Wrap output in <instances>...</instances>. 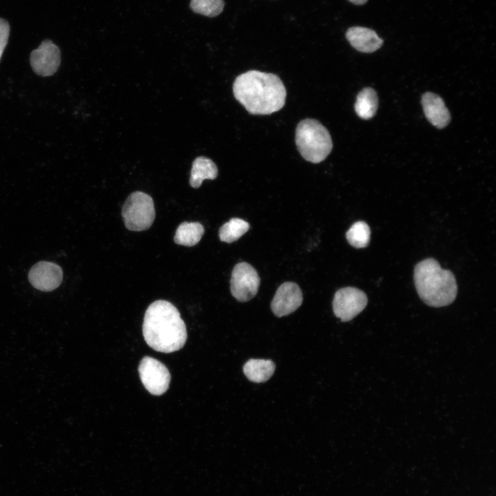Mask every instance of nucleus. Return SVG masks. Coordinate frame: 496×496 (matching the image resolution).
Listing matches in <instances>:
<instances>
[{"label":"nucleus","instance_id":"f257e3e1","mask_svg":"<svg viewBox=\"0 0 496 496\" xmlns=\"http://www.w3.org/2000/svg\"><path fill=\"white\" fill-rule=\"evenodd\" d=\"M236 99L251 114H270L285 103L287 92L281 79L272 73L249 70L238 76L233 84Z\"/></svg>","mask_w":496,"mask_h":496},{"label":"nucleus","instance_id":"f03ea898","mask_svg":"<svg viewBox=\"0 0 496 496\" xmlns=\"http://www.w3.org/2000/svg\"><path fill=\"white\" fill-rule=\"evenodd\" d=\"M143 334L152 349L166 353L183 348L187 338L186 326L178 310L164 300H156L147 307Z\"/></svg>","mask_w":496,"mask_h":496},{"label":"nucleus","instance_id":"7ed1b4c3","mask_svg":"<svg viewBox=\"0 0 496 496\" xmlns=\"http://www.w3.org/2000/svg\"><path fill=\"white\" fill-rule=\"evenodd\" d=\"M414 281L419 296L430 307L447 306L456 298L457 285L453 273L442 269L433 258L425 259L416 265Z\"/></svg>","mask_w":496,"mask_h":496},{"label":"nucleus","instance_id":"20e7f679","mask_svg":"<svg viewBox=\"0 0 496 496\" xmlns=\"http://www.w3.org/2000/svg\"><path fill=\"white\" fill-rule=\"evenodd\" d=\"M296 143L301 156L313 163L324 161L333 148L328 130L313 118L304 119L298 124Z\"/></svg>","mask_w":496,"mask_h":496},{"label":"nucleus","instance_id":"39448f33","mask_svg":"<svg viewBox=\"0 0 496 496\" xmlns=\"http://www.w3.org/2000/svg\"><path fill=\"white\" fill-rule=\"evenodd\" d=\"M121 213L127 229L134 231L147 230L155 218L153 199L144 192H134L125 201Z\"/></svg>","mask_w":496,"mask_h":496},{"label":"nucleus","instance_id":"423d86ee","mask_svg":"<svg viewBox=\"0 0 496 496\" xmlns=\"http://www.w3.org/2000/svg\"><path fill=\"white\" fill-rule=\"evenodd\" d=\"M260 278L256 270L247 262H240L233 269L230 281L231 295L239 302H247L257 293Z\"/></svg>","mask_w":496,"mask_h":496},{"label":"nucleus","instance_id":"0eeeda50","mask_svg":"<svg viewBox=\"0 0 496 496\" xmlns=\"http://www.w3.org/2000/svg\"><path fill=\"white\" fill-rule=\"evenodd\" d=\"M138 373L145 388L154 395H161L169 388L171 376L167 367L158 360L145 356L140 362Z\"/></svg>","mask_w":496,"mask_h":496},{"label":"nucleus","instance_id":"6e6552de","mask_svg":"<svg viewBox=\"0 0 496 496\" xmlns=\"http://www.w3.org/2000/svg\"><path fill=\"white\" fill-rule=\"evenodd\" d=\"M368 299L365 293L355 287L338 290L333 300V311L342 322L350 321L364 310Z\"/></svg>","mask_w":496,"mask_h":496},{"label":"nucleus","instance_id":"1a4fd4ad","mask_svg":"<svg viewBox=\"0 0 496 496\" xmlns=\"http://www.w3.org/2000/svg\"><path fill=\"white\" fill-rule=\"evenodd\" d=\"M30 62L37 74L52 76L57 71L61 63L60 50L51 41L45 40L31 52Z\"/></svg>","mask_w":496,"mask_h":496},{"label":"nucleus","instance_id":"9d476101","mask_svg":"<svg viewBox=\"0 0 496 496\" xmlns=\"http://www.w3.org/2000/svg\"><path fill=\"white\" fill-rule=\"evenodd\" d=\"M302 293L299 286L285 282L277 289L271 303V309L277 317L288 316L295 311L302 302Z\"/></svg>","mask_w":496,"mask_h":496},{"label":"nucleus","instance_id":"9b49d317","mask_svg":"<svg viewBox=\"0 0 496 496\" xmlns=\"http://www.w3.org/2000/svg\"><path fill=\"white\" fill-rule=\"evenodd\" d=\"M63 271L56 264L41 261L32 267L28 273V279L36 289L50 291L57 288L61 283Z\"/></svg>","mask_w":496,"mask_h":496},{"label":"nucleus","instance_id":"f8f14e48","mask_svg":"<svg viewBox=\"0 0 496 496\" xmlns=\"http://www.w3.org/2000/svg\"><path fill=\"white\" fill-rule=\"evenodd\" d=\"M422 105L426 118L433 126L442 129L448 125L451 114L440 96L426 92L422 96Z\"/></svg>","mask_w":496,"mask_h":496},{"label":"nucleus","instance_id":"ddd939ff","mask_svg":"<svg viewBox=\"0 0 496 496\" xmlns=\"http://www.w3.org/2000/svg\"><path fill=\"white\" fill-rule=\"evenodd\" d=\"M346 37L355 50L365 53L373 52L383 44V40L374 30L364 27L354 26L349 28Z\"/></svg>","mask_w":496,"mask_h":496},{"label":"nucleus","instance_id":"4468645a","mask_svg":"<svg viewBox=\"0 0 496 496\" xmlns=\"http://www.w3.org/2000/svg\"><path fill=\"white\" fill-rule=\"evenodd\" d=\"M217 175L218 168L216 164L207 157L198 156L192 163L189 184L194 188H198L205 179L213 180Z\"/></svg>","mask_w":496,"mask_h":496},{"label":"nucleus","instance_id":"2eb2a0df","mask_svg":"<svg viewBox=\"0 0 496 496\" xmlns=\"http://www.w3.org/2000/svg\"><path fill=\"white\" fill-rule=\"evenodd\" d=\"M276 366L273 361L250 359L243 366V373L251 382L260 383L267 381L273 374Z\"/></svg>","mask_w":496,"mask_h":496},{"label":"nucleus","instance_id":"dca6fc26","mask_svg":"<svg viewBox=\"0 0 496 496\" xmlns=\"http://www.w3.org/2000/svg\"><path fill=\"white\" fill-rule=\"evenodd\" d=\"M378 98L376 92L371 87H365L358 94L354 109L359 117L367 120L376 113Z\"/></svg>","mask_w":496,"mask_h":496},{"label":"nucleus","instance_id":"f3484780","mask_svg":"<svg viewBox=\"0 0 496 496\" xmlns=\"http://www.w3.org/2000/svg\"><path fill=\"white\" fill-rule=\"evenodd\" d=\"M204 231L203 225L198 222H183L178 227L174 240L177 245L192 247L200 240Z\"/></svg>","mask_w":496,"mask_h":496},{"label":"nucleus","instance_id":"a211bd4d","mask_svg":"<svg viewBox=\"0 0 496 496\" xmlns=\"http://www.w3.org/2000/svg\"><path fill=\"white\" fill-rule=\"evenodd\" d=\"M249 229L245 220L233 218L223 225L219 229V238L222 242L231 243L239 239Z\"/></svg>","mask_w":496,"mask_h":496},{"label":"nucleus","instance_id":"6ab92c4d","mask_svg":"<svg viewBox=\"0 0 496 496\" xmlns=\"http://www.w3.org/2000/svg\"><path fill=\"white\" fill-rule=\"evenodd\" d=\"M370 228L363 221L353 223L346 233L349 243L355 248H364L370 241Z\"/></svg>","mask_w":496,"mask_h":496},{"label":"nucleus","instance_id":"aec40b11","mask_svg":"<svg viewBox=\"0 0 496 496\" xmlns=\"http://www.w3.org/2000/svg\"><path fill=\"white\" fill-rule=\"evenodd\" d=\"M224 6L223 0H191L189 4L194 12L209 17L220 14Z\"/></svg>","mask_w":496,"mask_h":496},{"label":"nucleus","instance_id":"412c9836","mask_svg":"<svg viewBox=\"0 0 496 496\" xmlns=\"http://www.w3.org/2000/svg\"><path fill=\"white\" fill-rule=\"evenodd\" d=\"M9 34V23L5 19L0 18V59L7 45Z\"/></svg>","mask_w":496,"mask_h":496},{"label":"nucleus","instance_id":"4be33fe9","mask_svg":"<svg viewBox=\"0 0 496 496\" xmlns=\"http://www.w3.org/2000/svg\"><path fill=\"white\" fill-rule=\"evenodd\" d=\"M349 1L355 5H363L365 3H366V1L368 0H349Z\"/></svg>","mask_w":496,"mask_h":496}]
</instances>
